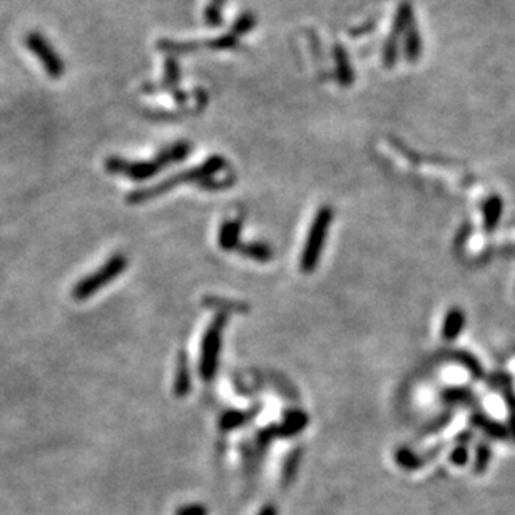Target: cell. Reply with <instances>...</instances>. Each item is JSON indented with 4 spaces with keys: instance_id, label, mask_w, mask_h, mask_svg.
I'll return each mask as SVG.
<instances>
[{
    "instance_id": "6da1fadb",
    "label": "cell",
    "mask_w": 515,
    "mask_h": 515,
    "mask_svg": "<svg viewBox=\"0 0 515 515\" xmlns=\"http://www.w3.org/2000/svg\"><path fill=\"white\" fill-rule=\"evenodd\" d=\"M191 144L186 141L176 142L169 146L168 149L161 151L159 156L154 161H142V163H129L120 158H109L106 161V169L114 174H124V176L134 179V181H144L147 178H152L158 174L161 169L168 164L179 163L190 154Z\"/></svg>"
},
{
    "instance_id": "7a4b0ae2",
    "label": "cell",
    "mask_w": 515,
    "mask_h": 515,
    "mask_svg": "<svg viewBox=\"0 0 515 515\" xmlns=\"http://www.w3.org/2000/svg\"><path fill=\"white\" fill-rule=\"evenodd\" d=\"M226 166V161L221 158V156H211L206 163L199 164L198 168H192L187 169L185 173H179L176 176L166 179L164 182L161 185L151 187V190H144V191H134L131 196H129L128 201L131 203H139V201H146L151 198H156V196L164 194L166 191L173 190L179 185H185V182H203V186H208V182L211 181V178L214 174H218L219 171H223Z\"/></svg>"
},
{
    "instance_id": "3957f363",
    "label": "cell",
    "mask_w": 515,
    "mask_h": 515,
    "mask_svg": "<svg viewBox=\"0 0 515 515\" xmlns=\"http://www.w3.org/2000/svg\"><path fill=\"white\" fill-rule=\"evenodd\" d=\"M331 219H333V211L328 206H323L316 213L302 254V270L304 273H311L316 268L318 261H320L321 249H323L326 236H328Z\"/></svg>"
},
{
    "instance_id": "277c9868",
    "label": "cell",
    "mask_w": 515,
    "mask_h": 515,
    "mask_svg": "<svg viewBox=\"0 0 515 515\" xmlns=\"http://www.w3.org/2000/svg\"><path fill=\"white\" fill-rule=\"evenodd\" d=\"M226 315H218L213 323L206 330L203 345H201V360H199V373L206 382L213 380L218 370L219 350H221V337L225 330Z\"/></svg>"
},
{
    "instance_id": "5b68a950",
    "label": "cell",
    "mask_w": 515,
    "mask_h": 515,
    "mask_svg": "<svg viewBox=\"0 0 515 515\" xmlns=\"http://www.w3.org/2000/svg\"><path fill=\"white\" fill-rule=\"evenodd\" d=\"M126 266H128L126 256H123V254H114V256L109 258V261H107L99 271L92 273L91 276L84 278V280L79 281L77 286L74 288V293H73L74 298L79 299V302H82V299H87L89 297H92L96 291L102 290L107 283L114 281L116 278L120 275V273L126 270Z\"/></svg>"
},
{
    "instance_id": "8992f818",
    "label": "cell",
    "mask_w": 515,
    "mask_h": 515,
    "mask_svg": "<svg viewBox=\"0 0 515 515\" xmlns=\"http://www.w3.org/2000/svg\"><path fill=\"white\" fill-rule=\"evenodd\" d=\"M25 46L30 52L37 57L40 64H42L46 73L51 75L52 79H61L64 75L66 66L62 62L61 56L57 54L56 49L51 46V42L39 32H30L25 37Z\"/></svg>"
},
{
    "instance_id": "52a82bcc",
    "label": "cell",
    "mask_w": 515,
    "mask_h": 515,
    "mask_svg": "<svg viewBox=\"0 0 515 515\" xmlns=\"http://www.w3.org/2000/svg\"><path fill=\"white\" fill-rule=\"evenodd\" d=\"M423 51V40L422 34H420V29L414 24L403 34V54H405V59L410 62V64H416L422 57Z\"/></svg>"
},
{
    "instance_id": "ba28073f",
    "label": "cell",
    "mask_w": 515,
    "mask_h": 515,
    "mask_svg": "<svg viewBox=\"0 0 515 515\" xmlns=\"http://www.w3.org/2000/svg\"><path fill=\"white\" fill-rule=\"evenodd\" d=\"M465 328V313L460 310V308H450L447 311L445 318H443V326H442V337L447 342H454L455 338H459L462 335Z\"/></svg>"
},
{
    "instance_id": "9c48e42d",
    "label": "cell",
    "mask_w": 515,
    "mask_h": 515,
    "mask_svg": "<svg viewBox=\"0 0 515 515\" xmlns=\"http://www.w3.org/2000/svg\"><path fill=\"white\" fill-rule=\"evenodd\" d=\"M414 24H415L414 7H411L410 2H402L397 8V13H395V19H393V27H392V32H390V37L398 40V37L405 34L407 30H409Z\"/></svg>"
},
{
    "instance_id": "30bf717a",
    "label": "cell",
    "mask_w": 515,
    "mask_h": 515,
    "mask_svg": "<svg viewBox=\"0 0 515 515\" xmlns=\"http://www.w3.org/2000/svg\"><path fill=\"white\" fill-rule=\"evenodd\" d=\"M504 203L500 196H490L489 199L483 203V228L487 232H492L499 226L500 218H502Z\"/></svg>"
},
{
    "instance_id": "8fae6325",
    "label": "cell",
    "mask_w": 515,
    "mask_h": 515,
    "mask_svg": "<svg viewBox=\"0 0 515 515\" xmlns=\"http://www.w3.org/2000/svg\"><path fill=\"white\" fill-rule=\"evenodd\" d=\"M470 422H472V425H476L477 428H480L482 432H485L489 437L495 438V440H505V438H509L510 435V432L502 423L495 422V420H492L489 416L482 414H473L470 416Z\"/></svg>"
},
{
    "instance_id": "7c38bea8",
    "label": "cell",
    "mask_w": 515,
    "mask_h": 515,
    "mask_svg": "<svg viewBox=\"0 0 515 515\" xmlns=\"http://www.w3.org/2000/svg\"><path fill=\"white\" fill-rule=\"evenodd\" d=\"M333 56H335V64H337V77L345 87H348L350 84H353V80H355V73H353V66L350 59H348V54L338 44V46L335 47Z\"/></svg>"
},
{
    "instance_id": "4fadbf2b",
    "label": "cell",
    "mask_w": 515,
    "mask_h": 515,
    "mask_svg": "<svg viewBox=\"0 0 515 515\" xmlns=\"http://www.w3.org/2000/svg\"><path fill=\"white\" fill-rule=\"evenodd\" d=\"M240 232H241V221H226L219 230V246L223 249H238L240 244Z\"/></svg>"
},
{
    "instance_id": "5bb4252c",
    "label": "cell",
    "mask_w": 515,
    "mask_h": 515,
    "mask_svg": "<svg viewBox=\"0 0 515 515\" xmlns=\"http://www.w3.org/2000/svg\"><path fill=\"white\" fill-rule=\"evenodd\" d=\"M440 398L443 402L450 403V405H473V403H477V398L473 395V392H470L469 388L462 387L443 390Z\"/></svg>"
},
{
    "instance_id": "9a60e30c",
    "label": "cell",
    "mask_w": 515,
    "mask_h": 515,
    "mask_svg": "<svg viewBox=\"0 0 515 515\" xmlns=\"http://www.w3.org/2000/svg\"><path fill=\"white\" fill-rule=\"evenodd\" d=\"M238 252L241 254H246L248 258L254 259V261H270L273 258V249L268 244L263 243H249L238 246Z\"/></svg>"
},
{
    "instance_id": "2e32d148",
    "label": "cell",
    "mask_w": 515,
    "mask_h": 515,
    "mask_svg": "<svg viewBox=\"0 0 515 515\" xmlns=\"http://www.w3.org/2000/svg\"><path fill=\"white\" fill-rule=\"evenodd\" d=\"M190 388H191L190 370H187L186 358L181 356V361H179L178 373H176V383H174V395L186 397L187 392H190Z\"/></svg>"
},
{
    "instance_id": "e0dca14e",
    "label": "cell",
    "mask_w": 515,
    "mask_h": 515,
    "mask_svg": "<svg viewBox=\"0 0 515 515\" xmlns=\"http://www.w3.org/2000/svg\"><path fill=\"white\" fill-rule=\"evenodd\" d=\"M450 358H454V360L459 361L460 365H464L465 368H467L476 378H482L483 377V370H482L480 361H478L477 358L472 355V353H469V352H452Z\"/></svg>"
},
{
    "instance_id": "ac0fdd59",
    "label": "cell",
    "mask_w": 515,
    "mask_h": 515,
    "mask_svg": "<svg viewBox=\"0 0 515 515\" xmlns=\"http://www.w3.org/2000/svg\"><path fill=\"white\" fill-rule=\"evenodd\" d=\"M306 415L302 414V411H290V414H286V420L283 423V428H281V435H294L299 430L306 427Z\"/></svg>"
},
{
    "instance_id": "d6986e66",
    "label": "cell",
    "mask_w": 515,
    "mask_h": 515,
    "mask_svg": "<svg viewBox=\"0 0 515 515\" xmlns=\"http://www.w3.org/2000/svg\"><path fill=\"white\" fill-rule=\"evenodd\" d=\"M395 459H397V464L405 470H415V469H420L423 465L422 457L414 454L410 449H400L397 452Z\"/></svg>"
},
{
    "instance_id": "ffe728a7",
    "label": "cell",
    "mask_w": 515,
    "mask_h": 515,
    "mask_svg": "<svg viewBox=\"0 0 515 515\" xmlns=\"http://www.w3.org/2000/svg\"><path fill=\"white\" fill-rule=\"evenodd\" d=\"M490 457H492L490 447L487 445V443H480L476 452V465H473V470H476L477 473L485 472L490 464Z\"/></svg>"
},
{
    "instance_id": "44dd1931",
    "label": "cell",
    "mask_w": 515,
    "mask_h": 515,
    "mask_svg": "<svg viewBox=\"0 0 515 515\" xmlns=\"http://www.w3.org/2000/svg\"><path fill=\"white\" fill-rule=\"evenodd\" d=\"M246 416L243 414H238V411H230L221 418V427L225 430H231L240 427V425L244 423Z\"/></svg>"
},
{
    "instance_id": "7402d4cb",
    "label": "cell",
    "mask_w": 515,
    "mask_h": 515,
    "mask_svg": "<svg viewBox=\"0 0 515 515\" xmlns=\"http://www.w3.org/2000/svg\"><path fill=\"white\" fill-rule=\"evenodd\" d=\"M298 464H299V454H293L288 459V462H286L285 465V472H283V483H288L293 480L294 473H297V469H298Z\"/></svg>"
},
{
    "instance_id": "603a6c76",
    "label": "cell",
    "mask_w": 515,
    "mask_h": 515,
    "mask_svg": "<svg viewBox=\"0 0 515 515\" xmlns=\"http://www.w3.org/2000/svg\"><path fill=\"white\" fill-rule=\"evenodd\" d=\"M450 462L457 465V467H464L469 462V450L464 445L455 447L454 452L450 454Z\"/></svg>"
},
{
    "instance_id": "cb8c5ba5",
    "label": "cell",
    "mask_w": 515,
    "mask_h": 515,
    "mask_svg": "<svg viewBox=\"0 0 515 515\" xmlns=\"http://www.w3.org/2000/svg\"><path fill=\"white\" fill-rule=\"evenodd\" d=\"M174 515H208V509L201 504H190L179 507Z\"/></svg>"
},
{
    "instance_id": "d4e9b609",
    "label": "cell",
    "mask_w": 515,
    "mask_h": 515,
    "mask_svg": "<svg viewBox=\"0 0 515 515\" xmlns=\"http://www.w3.org/2000/svg\"><path fill=\"white\" fill-rule=\"evenodd\" d=\"M258 515H278V509L273 504L264 505V507L259 510Z\"/></svg>"
},
{
    "instance_id": "484cf974",
    "label": "cell",
    "mask_w": 515,
    "mask_h": 515,
    "mask_svg": "<svg viewBox=\"0 0 515 515\" xmlns=\"http://www.w3.org/2000/svg\"><path fill=\"white\" fill-rule=\"evenodd\" d=\"M509 427H510V435L515 438V422H509Z\"/></svg>"
},
{
    "instance_id": "4316f807",
    "label": "cell",
    "mask_w": 515,
    "mask_h": 515,
    "mask_svg": "<svg viewBox=\"0 0 515 515\" xmlns=\"http://www.w3.org/2000/svg\"><path fill=\"white\" fill-rule=\"evenodd\" d=\"M221 4H223V0H213V2H211V6H216V7H221Z\"/></svg>"
}]
</instances>
